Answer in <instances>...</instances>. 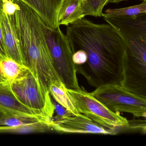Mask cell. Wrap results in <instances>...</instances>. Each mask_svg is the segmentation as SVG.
I'll use <instances>...</instances> for the list:
<instances>
[{"label": "cell", "instance_id": "d6986e66", "mask_svg": "<svg viewBox=\"0 0 146 146\" xmlns=\"http://www.w3.org/2000/svg\"><path fill=\"white\" fill-rule=\"evenodd\" d=\"M117 129H123L125 131L139 132L142 134L146 133V121L141 119H133L128 120L126 126Z\"/></svg>", "mask_w": 146, "mask_h": 146}, {"label": "cell", "instance_id": "8fae6325", "mask_svg": "<svg viewBox=\"0 0 146 146\" xmlns=\"http://www.w3.org/2000/svg\"><path fill=\"white\" fill-rule=\"evenodd\" d=\"M34 10L47 28L60 27L59 15L64 0H21Z\"/></svg>", "mask_w": 146, "mask_h": 146}, {"label": "cell", "instance_id": "5bb4252c", "mask_svg": "<svg viewBox=\"0 0 146 146\" xmlns=\"http://www.w3.org/2000/svg\"><path fill=\"white\" fill-rule=\"evenodd\" d=\"M28 70L27 66L9 58L0 63V71L3 78L11 82L22 76Z\"/></svg>", "mask_w": 146, "mask_h": 146}, {"label": "cell", "instance_id": "6da1fadb", "mask_svg": "<svg viewBox=\"0 0 146 146\" xmlns=\"http://www.w3.org/2000/svg\"><path fill=\"white\" fill-rule=\"evenodd\" d=\"M66 35L73 54L82 50L87 54L86 63L76 67L90 86L120 85L126 47L111 25L84 17L66 26Z\"/></svg>", "mask_w": 146, "mask_h": 146}, {"label": "cell", "instance_id": "ba28073f", "mask_svg": "<svg viewBox=\"0 0 146 146\" xmlns=\"http://www.w3.org/2000/svg\"><path fill=\"white\" fill-rule=\"evenodd\" d=\"M49 126L60 133L117 134L115 131L103 127L82 113L63 118L52 119L49 123Z\"/></svg>", "mask_w": 146, "mask_h": 146}, {"label": "cell", "instance_id": "cb8c5ba5", "mask_svg": "<svg viewBox=\"0 0 146 146\" xmlns=\"http://www.w3.org/2000/svg\"><path fill=\"white\" fill-rule=\"evenodd\" d=\"M108 1V0H102V4H103V6H104V7H105V6L106 5L107 2Z\"/></svg>", "mask_w": 146, "mask_h": 146}, {"label": "cell", "instance_id": "5b68a950", "mask_svg": "<svg viewBox=\"0 0 146 146\" xmlns=\"http://www.w3.org/2000/svg\"><path fill=\"white\" fill-rule=\"evenodd\" d=\"M92 94L113 112L128 113L134 117H146V99L127 91L120 85L101 86Z\"/></svg>", "mask_w": 146, "mask_h": 146}, {"label": "cell", "instance_id": "2e32d148", "mask_svg": "<svg viewBox=\"0 0 146 146\" xmlns=\"http://www.w3.org/2000/svg\"><path fill=\"white\" fill-rule=\"evenodd\" d=\"M146 13V1L137 5L118 9H108L106 10L104 15L108 16H131Z\"/></svg>", "mask_w": 146, "mask_h": 146}, {"label": "cell", "instance_id": "9c48e42d", "mask_svg": "<svg viewBox=\"0 0 146 146\" xmlns=\"http://www.w3.org/2000/svg\"><path fill=\"white\" fill-rule=\"evenodd\" d=\"M0 114L6 117L38 118L45 121L17 98L12 89L11 82L7 80L0 81Z\"/></svg>", "mask_w": 146, "mask_h": 146}, {"label": "cell", "instance_id": "ac0fdd59", "mask_svg": "<svg viewBox=\"0 0 146 146\" xmlns=\"http://www.w3.org/2000/svg\"><path fill=\"white\" fill-rule=\"evenodd\" d=\"M82 10L85 17H102L104 6L102 0H81Z\"/></svg>", "mask_w": 146, "mask_h": 146}, {"label": "cell", "instance_id": "ffe728a7", "mask_svg": "<svg viewBox=\"0 0 146 146\" xmlns=\"http://www.w3.org/2000/svg\"><path fill=\"white\" fill-rule=\"evenodd\" d=\"M53 103L54 108V112L56 113L57 116L53 117L52 119H59L63 118L69 116H73V114L69 112L66 108H65L63 106L56 102L55 100H52Z\"/></svg>", "mask_w": 146, "mask_h": 146}, {"label": "cell", "instance_id": "7c38bea8", "mask_svg": "<svg viewBox=\"0 0 146 146\" xmlns=\"http://www.w3.org/2000/svg\"><path fill=\"white\" fill-rule=\"evenodd\" d=\"M49 90L50 95L56 102L66 108L73 115L80 114L77 109L74 99L62 81L53 83L50 85Z\"/></svg>", "mask_w": 146, "mask_h": 146}, {"label": "cell", "instance_id": "603a6c76", "mask_svg": "<svg viewBox=\"0 0 146 146\" xmlns=\"http://www.w3.org/2000/svg\"><path fill=\"white\" fill-rule=\"evenodd\" d=\"M128 0H108L107 2V5L110 3H114V4H118L122 1H126Z\"/></svg>", "mask_w": 146, "mask_h": 146}, {"label": "cell", "instance_id": "7a4b0ae2", "mask_svg": "<svg viewBox=\"0 0 146 146\" xmlns=\"http://www.w3.org/2000/svg\"><path fill=\"white\" fill-rule=\"evenodd\" d=\"M18 8L12 15L26 66L36 80L46 83L57 72L47 43L46 27L37 13L21 0H13Z\"/></svg>", "mask_w": 146, "mask_h": 146}, {"label": "cell", "instance_id": "52a82bcc", "mask_svg": "<svg viewBox=\"0 0 146 146\" xmlns=\"http://www.w3.org/2000/svg\"><path fill=\"white\" fill-rule=\"evenodd\" d=\"M123 41L126 50L131 52H146V13L131 16H108L102 14Z\"/></svg>", "mask_w": 146, "mask_h": 146}, {"label": "cell", "instance_id": "44dd1931", "mask_svg": "<svg viewBox=\"0 0 146 146\" xmlns=\"http://www.w3.org/2000/svg\"><path fill=\"white\" fill-rule=\"evenodd\" d=\"M72 60L76 66L84 64L87 61V54L83 50H77L73 54Z\"/></svg>", "mask_w": 146, "mask_h": 146}, {"label": "cell", "instance_id": "3957f363", "mask_svg": "<svg viewBox=\"0 0 146 146\" xmlns=\"http://www.w3.org/2000/svg\"><path fill=\"white\" fill-rule=\"evenodd\" d=\"M11 85L21 102L49 124L54 113L51 95L41 87L29 69Z\"/></svg>", "mask_w": 146, "mask_h": 146}, {"label": "cell", "instance_id": "7402d4cb", "mask_svg": "<svg viewBox=\"0 0 146 146\" xmlns=\"http://www.w3.org/2000/svg\"><path fill=\"white\" fill-rule=\"evenodd\" d=\"M2 5H0V17H1V13L2 11ZM8 58L6 48L5 46L4 39H3L2 29L1 26V19H0V63Z\"/></svg>", "mask_w": 146, "mask_h": 146}, {"label": "cell", "instance_id": "e0dca14e", "mask_svg": "<svg viewBox=\"0 0 146 146\" xmlns=\"http://www.w3.org/2000/svg\"><path fill=\"white\" fill-rule=\"evenodd\" d=\"M40 121L46 123L44 120L36 117L0 116V126L16 127L23 125L34 123Z\"/></svg>", "mask_w": 146, "mask_h": 146}, {"label": "cell", "instance_id": "9a60e30c", "mask_svg": "<svg viewBox=\"0 0 146 146\" xmlns=\"http://www.w3.org/2000/svg\"><path fill=\"white\" fill-rule=\"evenodd\" d=\"M49 129L50 128L47 123L40 121L34 123L23 125L16 127L0 126V132L26 134L33 132H44Z\"/></svg>", "mask_w": 146, "mask_h": 146}, {"label": "cell", "instance_id": "4fadbf2b", "mask_svg": "<svg viewBox=\"0 0 146 146\" xmlns=\"http://www.w3.org/2000/svg\"><path fill=\"white\" fill-rule=\"evenodd\" d=\"M84 17L81 0H64L59 15V26H67Z\"/></svg>", "mask_w": 146, "mask_h": 146}, {"label": "cell", "instance_id": "8992f818", "mask_svg": "<svg viewBox=\"0 0 146 146\" xmlns=\"http://www.w3.org/2000/svg\"><path fill=\"white\" fill-rule=\"evenodd\" d=\"M67 90L74 99L79 113L85 115L103 127L115 131L117 129L128 125L127 119L119 113L110 111L92 93H88L81 88Z\"/></svg>", "mask_w": 146, "mask_h": 146}, {"label": "cell", "instance_id": "484cf974", "mask_svg": "<svg viewBox=\"0 0 146 146\" xmlns=\"http://www.w3.org/2000/svg\"><path fill=\"white\" fill-rule=\"evenodd\" d=\"M141 1H146V0H141Z\"/></svg>", "mask_w": 146, "mask_h": 146}, {"label": "cell", "instance_id": "30bf717a", "mask_svg": "<svg viewBox=\"0 0 146 146\" xmlns=\"http://www.w3.org/2000/svg\"><path fill=\"white\" fill-rule=\"evenodd\" d=\"M0 19L7 57L20 64L26 66L16 33L12 15H8L2 10Z\"/></svg>", "mask_w": 146, "mask_h": 146}, {"label": "cell", "instance_id": "277c9868", "mask_svg": "<svg viewBox=\"0 0 146 146\" xmlns=\"http://www.w3.org/2000/svg\"><path fill=\"white\" fill-rule=\"evenodd\" d=\"M46 36L54 64L63 83L67 89H81L72 60L73 53L66 36L60 27L55 29L46 27Z\"/></svg>", "mask_w": 146, "mask_h": 146}, {"label": "cell", "instance_id": "d4e9b609", "mask_svg": "<svg viewBox=\"0 0 146 146\" xmlns=\"http://www.w3.org/2000/svg\"><path fill=\"white\" fill-rule=\"evenodd\" d=\"M3 0H0V5H3Z\"/></svg>", "mask_w": 146, "mask_h": 146}]
</instances>
